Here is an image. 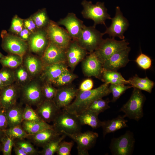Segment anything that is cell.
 Segmentation results:
<instances>
[{
    "label": "cell",
    "instance_id": "obj_1",
    "mask_svg": "<svg viewBox=\"0 0 155 155\" xmlns=\"http://www.w3.org/2000/svg\"><path fill=\"white\" fill-rule=\"evenodd\" d=\"M109 84L104 82L99 86L86 91H79L75 99L66 108L63 109L77 115L88 108L95 100L108 95L111 93L109 88Z\"/></svg>",
    "mask_w": 155,
    "mask_h": 155
},
{
    "label": "cell",
    "instance_id": "obj_2",
    "mask_svg": "<svg viewBox=\"0 0 155 155\" xmlns=\"http://www.w3.org/2000/svg\"><path fill=\"white\" fill-rule=\"evenodd\" d=\"M133 88L129 99L119 111L124 113L125 117L138 121L143 117V107L146 98L141 90Z\"/></svg>",
    "mask_w": 155,
    "mask_h": 155
},
{
    "label": "cell",
    "instance_id": "obj_3",
    "mask_svg": "<svg viewBox=\"0 0 155 155\" xmlns=\"http://www.w3.org/2000/svg\"><path fill=\"white\" fill-rule=\"evenodd\" d=\"M53 129L63 133L74 134L81 132V126L76 115L61 110L53 121Z\"/></svg>",
    "mask_w": 155,
    "mask_h": 155
},
{
    "label": "cell",
    "instance_id": "obj_4",
    "mask_svg": "<svg viewBox=\"0 0 155 155\" xmlns=\"http://www.w3.org/2000/svg\"><path fill=\"white\" fill-rule=\"evenodd\" d=\"M81 4L83 7L81 14L84 18L93 20V26L95 27L98 24H101L106 27V20H111L112 18L108 13L104 2H98L93 4L91 1L84 0Z\"/></svg>",
    "mask_w": 155,
    "mask_h": 155
},
{
    "label": "cell",
    "instance_id": "obj_5",
    "mask_svg": "<svg viewBox=\"0 0 155 155\" xmlns=\"http://www.w3.org/2000/svg\"><path fill=\"white\" fill-rule=\"evenodd\" d=\"M103 33L97 30L95 27L84 25L81 34L77 40L79 45L89 53L93 52L102 41Z\"/></svg>",
    "mask_w": 155,
    "mask_h": 155
},
{
    "label": "cell",
    "instance_id": "obj_6",
    "mask_svg": "<svg viewBox=\"0 0 155 155\" xmlns=\"http://www.w3.org/2000/svg\"><path fill=\"white\" fill-rule=\"evenodd\" d=\"M135 141L133 133L127 131L120 137L112 139L109 146L111 152L113 155H131Z\"/></svg>",
    "mask_w": 155,
    "mask_h": 155
},
{
    "label": "cell",
    "instance_id": "obj_7",
    "mask_svg": "<svg viewBox=\"0 0 155 155\" xmlns=\"http://www.w3.org/2000/svg\"><path fill=\"white\" fill-rule=\"evenodd\" d=\"M129 44V42L125 39L117 40L114 38H107L103 39L94 52L103 64L113 54L126 48Z\"/></svg>",
    "mask_w": 155,
    "mask_h": 155
},
{
    "label": "cell",
    "instance_id": "obj_8",
    "mask_svg": "<svg viewBox=\"0 0 155 155\" xmlns=\"http://www.w3.org/2000/svg\"><path fill=\"white\" fill-rule=\"evenodd\" d=\"M1 36L2 40L1 47L8 54L18 55L23 57L26 54L28 49V43L18 36L2 31Z\"/></svg>",
    "mask_w": 155,
    "mask_h": 155
},
{
    "label": "cell",
    "instance_id": "obj_9",
    "mask_svg": "<svg viewBox=\"0 0 155 155\" xmlns=\"http://www.w3.org/2000/svg\"><path fill=\"white\" fill-rule=\"evenodd\" d=\"M44 29L49 42L64 49L72 40L66 30L53 21L50 20Z\"/></svg>",
    "mask_w": 155,
    "mask_h": 155
},
{
    "label": "cell",
    "instance_id": "obj_10",
    "mask_svg": "<svg viewBox=\"0 0 155 155\" xmlns=\"http://www.w3.org/2000/svg\"><path fill=\"white\" fill-rule=\"evenodd\" d=\"M63 134L69 136L76 143L79 155H88V150L94 146L98 137L97 133L90 131L74 134Z\"/></svg>",
    "mask_w": 155,
    "mask_h": 155
},
{
    "label": "cell",
    "instance_id": "obj_11",
    "mask_svg": "<svg viewBox=\"0 0 155 155\" xmlns=\"http://www.w3.org/2000/svg\"><path fill=\"white\" fill-rule=\"evenodd\" d=\"M22 98L26 104L37 106L43 100L42 85L38 81L32 80L29 82L21 87Z\"/></svg>",
    "mask_w": 155,
    "mask_h": 155
},
{
    "label": "cell",
    "instance_id": "obj_12",
    "mask_svg": "<svg viewBox=\"0 0 155 155\" xmlns=\"http://www.w3.org/2000/svg\"><path fill=\"white\" fill-rule=\"evenodd\" d=\"M116 12L115 16L111 18L112 22L110 26L106 28L104 34H108L109 36L113 38L118 37L121 39H125L124 34L127 29L129 23L128 20L123 15L120 7L117 6L116 8Z\"/></svg>",
    "mask_w": 155,
    "mask_h": 155
},
{
    "label": "cell",
    "instance_id": "obj_13",
    "mask_svg": "<svg viewBox=\"0 0 155 155\" xmlns=\"http://www.w3.org/2000/svg\"><path fill=\"white\" fill-rule=\"evenodd\" d=\"M89 54L82 61V71L86 76H93L101 80L103 70L102 63L94 51Z\"/></svg>",
    "mask_w": 155,
    "mask_h": 155
},
{
    "label": "cell",
    "instance_id": "obj_14",
    "mask_svg": "<svg viewBox=\"0 0 155 155\" xmlns=\"http://www.w3.org/2000/svg\"><path fill=\"white\" fill-rule=\"evenodd\" d=\"M88 53L76 40H72L65 49L66 62L73 70L80 61H82Z\"/></svg>",
    "mask_w": 155,
    "mask_h": 155
},
{
    "label": "cell",
    "instance_id": "obj_15",
    "mask_svg": "<svg viewBox=\"0 0 155 155\" xmlns=\"http://www.w3.org/2000/svg\"><path fill=\"white\" fill-rule=\"evenodd\" d=\"M131 48L128 46L115 53L103 63L104 69L116 71L124 67L129 63Z\"/></svg>",
    "mask_w": 155,
    "mask_h": 155
},
{
    "label": "cell",
    "instance_id": "obj_16",
    "mask_svg": "<svg viewBox=\"0 0 155 155\" xmlns=\"http://www.w3.org/2000/svg\"><path fill=\"white\" fill-rule=\"evenodd\" d=\"M28 41L30 51L41 56L49 42L44 28L38 29L32 33Z\"/></svg>",
    "mask_w": 155,
    "mask_h": 155
},
{
    "label": "cell",
    "instance_id": "obj_17",
    "mask_svg": "<svg viewBox=\"0 0 155 155\" xmlns=\"http://www.w3.org/2000/svg\"><path fill=\"white\" fill-rule=\"evenodd\" d=\"M59 25L64 26L72 40H77L79 36L84 24L73 13H68L64 18L57 23Z\"/></svg>",
    "mask_w": 155,
    "mask_h": 155
},
{
    "label": "cell",
    "instance_id": "obj_18",
    "mask_svg": "<svg viewBox=\"0 0 155 155\" xmlns=\"http://www.w3.org/2000/svg\"><path fill=\"white\" fill-rule=\"evenodd\" d=\"M40 58L44 66L66 62L65 50L50 42Z\"/></svg>",
    "mask_w": 155,
    "mask_h": 155
},
{
    "label": "cell",
    "instance_id": "obj_19",
    "mask_svg": "<svg viewBox=\"0 0 155 155\" xmlns=\"http://www.w3.org/2000/svg\"><path fill=\"white\" fill-rule=\"evenodd\" d=\"M78 89L75 87L66 85L57 89L53 101L59 109H64L69 106L75 97Z\"/></svg>",
    "mask_w": 155,
    "mask_h": 155
},
{
    "label": "cell",
    "instance_id": "obj_20",
    "mask_svg": "<svg viewBox=\"0 0 155 155\" xmlns=\"http://www.w3.org/2000/svg\"><path fill=\"white\" fill-rule=\"evenodd\" d=\"M20 92L19 86L13 84L1 89L0 101L2 108L6 110L16 104Z\"/></svg>",
    "mask_w": 155,
    "mask_h": 155
},
{
    "label": "cell",
    "instance_id": "obj_21",
    "mask_svg": "<svg viewBox=\"0 0 155 155\" xmlns=\"http://www.w3.org/2000/svg\"><path fill=\"white\" fill-rule=\"evenodd\" d=\"M36 107L35 110L40 118L48 123L53 122L61 110L53 100H44Z\"/></svg>",
    "mask_w": 155,
    "mask_h": 155
},
{
    "label": "cell",
    "instance_id": "obj_22",
    "mask_svg": "<svg viewBox=\"0 0 155 155\" xmlns=\"http://www.w3.org/2000/svg\"><path fill=\"white\" fill-rule=\"evenodd\" d=\"M67 69L66 62L45 66L41 73V78L45 82L51 83Z\"/></svg>",
    "mask_w": 155,
    "mask_h": 155
},
{
    "label": "cell",
    "instance_id": "obj_23",
    "mask_svg": "<svg viewBox=\"0 0 155 155\" xmlns=\"http://www.w3.org/2000/svg\"><path fill=\"white\" fill-rule=\"evenodd\" d=\"M53 128L44 129L35 134L29 135L27 139L37 146L43 148L51 141L62 135Z\"/></svg>",
    "mask_w": 155,
    "mask_h": 155
},
{
    "label": "cell",
    "instance_id": "obj_24",
    "mask_svg": "<svg viewBox=\"0 0 155 155\" xmlns=\"http://www.w3.org/2000/svg\"><path fill=\"white\" fill-rule=\"evenodd\" d=\"M23 57V64L25 66L32 79L42 73L44 66L41 58L31 54Z\"/></svg>",
    "mask_w": 155,
    "mask_h": 155
},
{
    "label": "cell",
    "instance_id": "obj_25",
    "mask_svg": "<svg viewBox=\"0 0 155 155\" xmlns=\"http://www.w3.org/2000/svg\"><path fill=\"white\" fill-rule=\"evenodd\" d=\"M125 117L124 115H119L111 120L102 121L101 127L102 128L103 137L104 138L107 134L128 127L127 124L128 121L125 119Z\"/></svg>",
    "mask_w": 155,
    "mask_h": 155
},
{
    "label": "cell",
    "instance_id": "obj_26",
    "mask_svg": "<svg viewBox=\"0 0 155 155\" xmlns=\"http://www.w3.org/2000/svg\"><path fill=\"white\" fill-rule=\"evenodd\" d=\"M99 114L88 109H86L77 115L82 125H87L93 129L101 127L102 121L98 118Z\"/></svg>",
    "mask_w": 155,
    "mask_h": 155
},
{
    "label": "cell",
    "instance_id": "obj_27",
    "mask_svg": "<svg viewBox=\"0 0 155 155\" xmlns=\"http://www.w3.org/2000/svg\"><path fill=\"white\" fill-rule=\"evenodd\" d=\"M24 108L17 103L5 110L7 118L8 127L21 125L23 121V113Z\"/></svg>",
    "mask_w": 155,
    "mask_h": 155
},
{
    "label": "cell",
    "instance_id": "obj_28",
    "mask_svg": "<svg viewBox=\"0 0 155 155\" xmlns=\"http://www.w3.org/2000/svg\"><path fill=\"white\" fill-rule=\"evenodd\" d=\"M21 126L29 135L35 134L46 129L53 128L52 125H50L43 121H28L24 120Z\"/></svg>",
    "mask_w": 155,
    "mask_h": 155
},
{
    "label": "cell",
    "instance_id": "obj_29",
    "mask_svg": "<svg viewBox=\"0 0 155 155\" xmlns=\"http://www.w3.org/2000/svg\"><path fill=\"white\" fill-rule=\"evenodd\" d=\"M128 80L129 84L131 85L132 87L145 91L150 93H151L155 85L154 82L149 79L147 77L142 78L137 74Z\"/></svg>",
    "mask_w": 155,
    "mask_h": 155
},
{
    "label": "cell",
    "instance_id": "obj_30",
    "mask_svg": "<svg viewBox=\"0 0 155 155\" xmlns=\"http://www.w3.org/2000/svg\"><path fill=\"white\" fill-rule=\"evenodd\" d=\"M101 80L109 84H129L128 80H126L121 73L116 71L104 69L102 72Z\"/></svg>",
    "mask_w": 155,
    "mask_h": 155
},
{
    "label": "cell",
    "instance_id": "obj_31",
    "mask_svg": "<svg viewBox=\"0 0 155 155\" xmlns=\"http://www.w3.org/2000/svg\"><path fill=\"white\" fill-rule=\"evenodd\" d=\"M15 82L19 86L26 84L32 80L29 72L22 64L13 69Z\"/></svg>",
    "mask_w": 155,
    "mask_h": 155
},
{
    "label": "cell",
    "instance_id": "obj_32",
    "mask_svg": "<svg viewBox=\"0 0 155 155\" xmlns=\"http://www.w3.org/2000/svg\"><path fill=\"white\" fill-rule=\"evenodd\" d=\"M23 57L20 55L9 54L0 59V63L3 67L14 69L23 64Z\"/></svg>",
    "mask_w": 155,
    "mask_h": 155
},
{
    "label": "cell",
    "instance_id": "obj_33",
    "mask_svg": "<svg viewBox=\"0 0 155 155\" xmlns=\"http://www.w3.org/2000/svg\"><path fill=\"white\" fill-rule=\"evenodd\" d=\"M66 135L63 134L47 143L39 152V154L42 155H53L56 152L59 146L65 138Z\"/></svg>",
    "mask_w": 155,
    "mask_h": 155
},
{
    "label": "cell",
    "instance_id": "obj_34",
    "mask_svg": "<svg viewBox=\"0 0 155 155\" xmlns=\"http://www.w3.org/2000/svg\"><path fill=\"white\" fill-rule=\"evenodd\" d=\"M31 17L38 29L44 28L50 21L45 8L39 10Z\"/></svg>",
    "mask_w": 155,
    "mask_h": 155
},
{
    "label": "cell",
    "instance_id": "obj_35",
    "mask_svg": "<svg viewBox=\"0 0 155 155\" xmlns=\"http://www.w3.org/2000/svg\"><path fill=\"white\" fill-rule=\"evenodd\" d=\"M77 78V75L71 72L67 69L51 83L57 86L61 87L67 85Z\"/></svg>",
    "mask_w": 155,
    "mask_h": 155
},
{
    "label": "cell",
    "instance_id": "obj_36",
    "mask_svg": "<svg viewBox=\"0 0 155 155\" xmlns=\"http://www.w3.org/2000/svg\"><path fill=\"white\" fill-rule=\"evenodd\" d=\"M3 131L5 134L14 140L27 138L29 135L23 129L21 125L9 127Z\"/></svg>",
    "mask_w": 155,
    "mask_h": 155
},
{
    "label": "cell",
    "instance_id": "obj_37",
    "mask_svg": "<svg viewBox=\"0 0 155 155\" xmlns=\"http://www.w3.org/2000/svg\"><path fill=\"white\" fill-rule=\"evenodd\" d=\"M110 102L108 98L105 100L102 98H98L92 102L87 109L99 114L110 108L109 105V103Z\"/></svg>",
    "mask_w": 155,
    "mask_h": 155
},
{
    "label": "cell",
    "instance_id": "obj_38",
    "mask_svg": "<svg viewBox=\"0 0 155 155\" xmlns=\"http://www.w3.org/2000/svg\"><path fill=\"white\" fill-rule=\"evenodd\" d=\"M0 79L5 86L13 84L15 82L13 69L3 67L0 70Z\"/></svg>",
    "mask_w": 155,
    "mask_h": 155
},
{
    "label": "cell",
    "instance_id": "obj_39",
    "mask_svg": "<svg viewBox=\"0 0 155 155\" xmlns=\"http://www.w3.org/2000/svg\"><path fill=\"white\" fill-rule=\"evenodd\" d=\"M132 87L131 86H126L124 84H110L109 89L113 95L111 102H116L127 89Z\"/></svg>",
    "mask_w": 155,
    "mask_h": 155
},
{
    "label": "cell",
    "instance_id": "obj_40",
    "mask_svg": "<svg viewBox=\"0 0 155 155\" xmlns=\"http://www.w3.org/2000/svg\"><path fill=\"white\" fill-rule=\"evenodd\" d=\"M14 144L21 148L27 155H36L39 154L33 145L29 141L24 139L16 140Z\"/></svg>",
    "mask_w": 155,
    "mask_h": 155
},
{
    "label": "cell",
    "instance_id": "obj_41",
    "mask_svg": "<svg viewBox=\"0 0 155 155\" xmlns=\"http://www.w3.org/2000/svg\"><path fill=\"white\" fill-rule=\"evenodd\" d=\"M1 151L3 155H11L13 147L14 144V140L4 133L0 140Z\"/></svg>",
    "mask_w": 155,
    "mask_h": 155
},
{
    "label": "cell",
    "instance_id": "obj_42",
    "mask_svg": "<svg viewBox=\"0 0 155 155\" xmlns=\"http://www.w3.org/2000/svg\"><path fill=\"white\" fill-rule=\"evenodd\" d=\"M23 121H42L40 118L36 110L31 106L26 104L24 108L23 113Z\"/></svg>",
    "mask_w": 155,
    "mask_h": 155
},
{
    "label": "cell",
    "instance_id": "obj_43",
    "mask_svg": "<svg viewBox=\"0 0 155 155\" xmlns=\"http://www.w3.org/2000/svg\"><path fill=\"white\" fill-rule=\"evenodd\" d=\"M45 82L42 85V92L44 100H53L57 89L53 86L51 83Z\"/></svg>",
    "mask_w": 155,
    "mask_h": 155
},
{
    "label": "cell",
    "instance_id": "obj_44",
    "mask_svg": "<svg viewBox=\"0 0 155 155\" xmlns=\"http://www.w3.org/2000/svg\"><path fill=\"white\" fill-rule=\"evenodd\" d=\"M135 61L140 67L144 70L149 69L152 65L151 59L142 53L137 57Z\"/></svg>",
    "mask_w": 155,
    "mask_h": 155
},
{
    "label": "cell",
    "instance_id": "obj_45",
    "mask_svg": "<svg viewBox=\"0 0 155 155\" xmlns=\"http://www.w3.org/2000/svg\"><path fill=\"white\" fill-rule=\"evenodd\" d=\"M24 27V20L17 15L15 16L11 21L10 31L14 34L18 35Z\"/></svg>",
    "mask_w": 155,
    "mask_h": 155
},
{
    "label": "cell",
    "instance_id": "obj_46",
    "mask_svg": "<svg viewBox=\"0 0 155 155\" xmlns=\"http://www.w3.org/2000/svg\"><path fill=\"white\" fill-rule=\"evenodd\" d=\"M73 145L72 141L68 142L63 140L60 143L56 153L58 155H70Z\"/></svg>",
    "mask_w": 155,
    "mask_h": 155
},
{
    "label": "cell",
    "instance_id": "obj_47",
    "mask_svg": "<svg viewBox=\"0 0 155 155\" xmlns=\"http://www.w3.org/2000/svg\"><path fill=\"white\" fill-rule=\"evenodd\" d=\"M8 127L7 118L5 109L0 108V129L4 131Z\"/></svg>",
    "mask_w": 155,
    "mask_h": 155
},
{
    "label": "cell",
    "instance_id": "obj_48",
    "mask_svg": "<svg viewBox=\"0 0 155 155\" xmlns=\"http://www.w3.org/2000/svg\"><path fill=\"white\" fill-rule=\"evenodd\" d=\"M24 25L31 34L35 32L38 29L31 17L24 20Z\"/></svg>",
    "mask_w": 155,
    "mask_h": 155
},
{
    "label": "cell",
    "instance_id": "obj_49",
    "mask_svg": "<svg viewBox=\"0 0 155 155\" xmlns=\"http://www.w3.org/2000/svg\"><path fill=\"white\" fill-rule=\"evenodd\" d=\"M94 85L92 80L90 78L84 80L80 84L78 90L80 91H86L90 90L93 87Z\"/></svg>",
    "mask_w": 155,
    "mask_h": 155
},
{
    "label": "cell",
    "instance_id": "obj_50",
    "mask_svg": "<svg viewBox=\"0 0 155 155\" xmlns=\"http://www.w3.org/2000/svg\"><path fill=\"white\" fill-rule=\"evenodd\" d=\"M31 34V33L24 26L23 29L18 35L22 40L26 42L28 41Z\"/></svg>",
    "mask_w": 155,
    "mask_h": 155
},
{
    "label": "cell",
    "instance_id": "obj_51",
    "mask_svg": "<svg viewBox=\"0 0 155 155\" xmlns=\"http://www.w3.org/2000/svg\"><path fill=\"white\" fill-rule=\"evenodd\" d=\"M14 151L16 155H27L20 147L14 144Z\"/></svg>",
    "mask_w": 155,
    "mask_h": 155
},
{
    "label": "cell",
    "instance_id": "obj_52",
    "mask_svg": "<svg viewBox=\"0 0 155 155\" xmlns=\"http://www.w3.org/2000/svg\"><path fill=\"white\" fill-rule=\"evenodd\" d=\"M5 86L0 79V90L2 89Z\"/></svg>",
    "mask_w": 155,
    "mask_h": 155
},
{
    "label": "cell",
    "instance_id": "obj_53",
    "mask_svg": "<svg viewBox=\"0 0 155 155\" xmlns=\"http://www.w3.org/2000/svg\"><path fill=\"white\" fill-rule=\"evenodd\" d=\"M4 134V131L0 129V140Z\"/></svg>",
    "mask_w": 155,
    "mask_h": 155
},
{
    "label": "cell",
    "instance_id": "obj_54",
    "mask_svg": "<svg viewBox=\"0 0 155 155\" xmlns=\"http://www.w3.org/2000/svg\"><path fill=\"white\" fill-rule=\"evenodd\" d=\"M5 56L0 52V59L3 58Z\"/></svg>",
    "mask_w": 155,
    "mask_h": 155
},
{
    "label": "cell",
    "instance_id": "obj_55",
    "mask_svg": "<svg viewBox=\"0 0 155 155\" xmlns=\"http://www.w3.org/2000/svg\"><path fill=\"white\" fill-rule=\"evenodd\" d=\"M1 151V144L0 141V152Z\"/></svg>",
    "mask_w": 155,
    "mask_h": 155
},
{
    "label": "cell",
    "instance_id": "obj_56",
    "mask_svg": "<svg viewBox=\"0 0 155 155\" xmlns=\"http://www.w3.org/2000/svg\"><path fill=\"white\" fill-rule=\"evenodd\" d=\"M1 90H0V91H1ZM0 108H2V107H1V103H0Z\"/></svg>",
    "mask_w": 155,
    "mask_h": 155
}]
</instances>
